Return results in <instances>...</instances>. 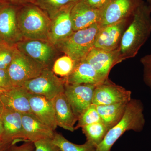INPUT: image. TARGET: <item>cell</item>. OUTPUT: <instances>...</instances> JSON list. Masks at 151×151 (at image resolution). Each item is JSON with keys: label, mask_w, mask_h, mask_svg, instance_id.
<instances>
[{"label": "cell", "mask_w": 151, "mask_h": 151, "mask_svg": "<svg viewBox=\"0 0 151 151\" xmlns=\"http://www.w3.org/2000/svg\"><path fill=\"white\" fill-rule=\"evenodd\" d=\"M151 34V6L144 2L135 11L116 50L118 64L135 57Z\"/></svg>", "instance_id": "6da1fadb"}, {"label": "cell", "mask_w": 151, "mask_h": 151, "mask_svg": "<svg viewBox=\"0 0 151 151\" xmlns=\"http://www.w3.org/2000/svg\"><path fill=\"white\" fill-rule=\"evenodd\" d=\"M144 105L140 100L132 99L127 104L124 116L110 129L96 151H111L113 145L127 131L142 132L145 124Z\"/></svg>", "instance_id": "7a4b0ae2"}, {"label": "cell", "mask_w": 151, "mask_h": 151, "mask_svg": "<svg viewBox=\"0 0 151 151\" xmlns=\"http://www.w3.org/2000/svg\"><path fill=\"white\" fill-rule=\"evenodd\" d=\"M17 18L24 39L48 40L51 20L37 6L28 4L18 7Z\"/></svg>", "instance_id": "3957f363"}, {"label": "cell", "mask_w": 151, "mask_h": 151, "mask_svg": "<svg viewBox=\"0 0 151 151\" xmlns=\"http://www.w3.org/2000/svg\"><path fill=\"white\" fill-rule=\"evenodd\" d=\"M99 23L74 31L68 37L55 45L58 51L70 57L75 65L85 59L94 47V44L100 29Z\"/></svg>", "instance_id": "277c9868"}, {"label": "cell", "mask_w": 151, "mask_h": 151, "mask_svg": "<svg viewBox=\"0 0 151 151\" xmlns=\"http://www.w3.org/2000/svg\"><path fill=\"white\" fill-rule=\"evenodd\" d=\"M45 68L43 65L17 48L7 70L13 86L19 87L23 86L27 81L36 78Z\"/></svg>", "instance_id": "5b68a950"}, {"label": "cell", "mask_w": 151, "mask_h": 151, "mask_svg": "<svg viewBox=\"0 0 151 151\" xmlns=\"http://www.w3.org/2000/svg\"><path fill=\"white\" fill-rule=\"evenodd\" d=\"M65 84L63 78L58 77L51 69L46 68L40 75L26 82L23 86L31 94L41 95L52 100L58 94L64 92Z\"/></svg>", "instance_id": "8992f818"}, {"label": "cell", "mask_w": 151, "mask_h": 151, "mask_svg": "<svg viewBox=\"0 0 151 151\" xmlns=\"http://www.w3.org/2000/svg\"><path fill=\"white\" fill-rule=\"evenodd\" d=\"M145 2L143 0H108L100 11V27L116 23L131 18Z\"/></svg>", "instance_id": "52a82bcc"}, {"label": "cell", "mask_w": 151, "mask_h": 151, "mask_svg": "<svg viewBox=\"0 0 151 151\" xmlns=\"http://www.w3.org/2000/svg\"><path fill=\"white\" fill-rule=\"evenodd\" d=\"M17 49L45 68L52 69L58 51L48 40L24 39L15 45Z\"/></svg>", "instance_id": "ba28073f"}, {"label": "cell", "mask_w": 151, "mask_h": 151, "mask_svg": "<svg viewBox=\"0 0 151 151\" xmlns=\"http://www.w3.org/2000/svg\"><path fill=\"white\" fill-rule=\"evenodd\" d=\"M132 99L131 91L116 84L108 78L95 87L92 104L101 105L128 103Z\"/></svg>", "instance_id": "9c48e42d"}, {"label": "cell", "mask_w": 151, "mask_h": 151, "mask_svg": "<svg viewBox=\"0 0 151 151\" xmlns=\"http://www.w3.org/2000/svg\"><path fill=\"white\" fill-rule=\"evenodd\" d=\"M96 86L92 84H70L65 83L64 93L77 119L92 104Z\"/></svg>", "instance_id": "30bf717a"}, {"label": "cell", "mask_w": 151, "mask_h": 151, "mask_svg": "<svg viewBox=\"0 0 151 151\" xmlns=\"http://www.w3.org/2000/svg\"><path fill=\"white\" fill-rule=\"evenodd\" d=\"M132 18L105 26L100 27L94 44V47L106 51L117 50L125 30Z\"/></svg>", "instance_id": "8fae6325"}, {"label": "cell", "mask_w": 151, "mask_h": 151, "mask_svg": "<svg viewBox=\"0 0 151 151\" xmlns=\"http://www.w3.org/2000/svg\"><path fill=\"white\" fill-rule=\"evenodd\" d=\"M18 8L6 5L0 10V36L3 41L12 45L24 39L18 24Z\"/></svg>", "instance_id": "7c38bea8"}, {"label": "cell", "mask_w": 151, "mask_h": 151, "mask_svg": "<svg viewBox=\"0 0 151 151\" xmlns=\"http://www.w3.org/2000/svg\"><path fill=\"white\" fill-rule=\"evenodd\" d=\"M78 1L66 6L51 19L48 40L55 46L74 32L71 21V12L72 8Z\"/></svg>", "instance_id": "4fadbf2b"}, {"label": "cell", "mask_w": 151, "mask_h": 151, "mask_svg": "<svg viewBox=\"0 0 151 151\" xmlns=\"http://www.w3.org/2000/svg\"><path fill=\"white\" fill-rule=\"evenodd\" d=\"M100 11L89 6L85 0H78L72 8L71 18L73 31L86 28L100 20Z\"/></svg>", "instance_id": "5bb4252c"}, {"label": "cell", "mask_w": 151, "mask_h": 151, "mask_svg": "<svg viewBox=\"0 0 151 151\" xmlns=\"http://www.w3.org/2000/svg\"><path fill=\"white\" fill-rule=\"evenodd\" d=\"M22 122L25 142L34 143L54 137L55 132L41 122L32 113L22 114Z\"/></svg>", "instance_id": "9a60e30c"}, {"label": "cell", "mask_w": 151, "mask_h": 151, "mask_svg": "<svg viewBox=\"0 0 151 151\" xmlns=\"http://www.w3.org/2000/svg\"><path fill=\"white\" fill-rule=\"evenodd\" d=\"M29 99L32 114L43 124L55 131L58 126L52 100L29 92Z\"/></svg>", "instance_id": "2e32d148"}, {"label": "cell", "mask_w": 151, "mask_h": 151, "mask_svg": "<svg viewBox=\"0 0 151 151\" xmlns=\"http://www.w3.org/2000/svg\"><path fill=\"white\" fill-rule=\"evenodd\" d=\"M29 92L23 86L14 87L0 94V100L6 109L23 113H32L29 99Z\"/></svg>", "instance_id": "e0dca14e"}, {"label": "cell", "mask_w": 151, "mask_h": 151, "mask_svg": "<svg viewBox=\"0 0 151 151\" xmlns=\"http://www.w3.org/2000/svg\"><path fill=\"white\" fill-rule=\"evenodd\" d=\"M1 117L4 127L3 139L16 143L25 142L22 113L4 108Z\"/></svg>", "instance_id": "ac0fdd59"}, {"label": "cell", "mask_w": 151, "mask_h": 151, "mask_svg": "<svg viewBox=\"0 0 151 151\" xmlns=\"http://www.w3.org/2000/svg\"><path fill=\"white\" fill-rule=\"evenodd\" d=\"M63 78L66 84H88L95 86L106 80L97 73L85 60L76 63L72 72Z\"/></svg>", "instance_id": "d6986e66"}, {"label": "cell", "mask_w": 151, "mask_h": 151, "mask_svg": "<svg viewBox=\"0 0 151 151\" xmlns=\"http://www.w3.org/2000/svg\"><path fill=\"white\" fill-rule=\"evenodd\" d=\"M84 60L105 79H108L112 68L118 64L116 50L108 51L95 47L89 52Z\"/></svg>", "instance_id": "ffe728a7"}, {"label": "cell", "mask_w": 151, "mask_h": 151, "mask_svg": "<svg viewBox=\"0 0 151 151\" xmlns=\"http://www.w3.org/2000/svg\"><path fill=\"white\" fill-rule=\"evenodd\" d=\"M58 127L70 132L75 131V125L78 121L64 92L52 100Z\"/></svg>", "instance_id": "44dd1931"}, {"label": "cell", "mask_w": 151, "mask_h": 151, "mask_svg": "<svg viewBox=\"0 0 151 151\" xmlns=\"http://www.w3.org/2000/svg\"><path fill=\"white\" fill-rule=\"evenodd\" d=\"M128 103L96 105L101 121L105 124L108 129L114 127L122 119Z\"/></svg>", "instance_id": "7402d4cb"}, {"label": "cell", "mask_w": 151, "mask_h": 151, "mask_svg": "<svg viewBox=\"0 0 151 151\" xmlns=\"http://www.w3.org/2000/svg\"><path fill=\"white\" fill-rule=\"evenodd\" d=\"M81 129L86 137V141L91 143L96 147L103 140L109 130L102 122L89 124Z\"/></svg>", "instance_id": "603a6c76"}, {"label": "cell", "mask_w": 151, "mask_h": 151, "mask_svg": "<svg viewBox=\"0 0 151 151\" xmlns=\"http://www.w3.org/2000/svg\"><path fill=\"white\" fill-rule=\"evenodd\" d=\"M77 0H34L33 4L41 9L52 19L66 6Z\"/></svg>", "instance_id": "cb8c5ba5"}, {"label": "cell", "mask_w": 151, "mask_h": 151, "mask_svg": "<svg viewBox=\"0 0 151 151\" xmlns=\"http://www.w3.org/2000/svg\"><path fill=\"white\" fill-rule=\"evenodd\" d=\"M52 140L62 151H96L97 148L87 141L82 145L74 144L56 132L55 133Z\"/></svg>", "instance_id": "d4e9b609"}, {"label": "cell", "mask_w": 151, "mask_h": 151, "mask_svg": "<svg viewBox=\"0 0 151 151\" xmlns=\"http://www.w3.org/2000/svg\"><path fill=\"white\" fill-rule=\"evenodd\" d=\"M75 65L73 60L65 55L55 60L52 70L55 75L64 78L72 72Z\"/></svg>", "instance_id": "484cf974"}, {"label": "cell", "mask_w": 151, "mask_h": 151, "mask_svg": "<svg viewBox=\"0 0 151 151\" xmlns=\"http://www.w3.org/2000/svg\"><path fill=\"white\" fill-rule=\"evenodd\" d=\"M102 122L96 105L92 104L81 114L75 126V130L94 123Z\"/></svg>", "instance_id": "4316f807"}, {"label": "cell", "mask_w": 151, "mask_h": 151, "mask_svg": "<svg viewBox=\"0 0 151 151\" xmlns=\"http://www.w3.org/2000/svg\"><path fill=\"white\" fill-rule=\"evenodd\" d=\"M16 50L15 45H10L3 41L0 42V69H8Z\"/></svg>", "instance_id": "83f0119b"}, {"label": "cell", "mask_w": 151, "mask_h": 151, "mask_svg": "<svg viewBox=\"0 0 151 151\" xmlns=\"http://www.w3.org/2000/svg\"><path fill=\"white\" fill-rule=\"evenodd\" d=\"M143 66V81L151 91V52L140 59Z\"/></svg>", "instance_id": "f1b7e54d"}, {"label": "cell", "mask_w": 151, "mask_h": 151, "mask_svg": "<svg viewBox=\"0 0 151 151\" xmlns=\"http://www.w3.org/2000/svg\"><path fill=\"white\" fill-rule=\"evenodd\" d=\"M35 151H62L59 147L53 142L52 139L41 140L34 143Z\"/></svg>", "instance_id": "f546056e"}, {"label": "cell", "mask_w": 151, "mask_h": 151, "mask_svg": "<svg viewBox=\"0 0 151 151\" xmlns=\"http://www.w3.org/2000/svg\"><path fill=\"white\" fill-rule=\"evenodd\" d=\"M13 87L7 69H0V88L8 90Z\"/></svg>", "instance_id": "4dcf8cb0"}, {"label": "cell", "mask_w": 151, "mask_h": 151, "mask_svg": "<svg viewBox=\"0 0 151 151\" xmlns=\"http://www.w3.org/2000/svg\"><path fill=\"white\" fill-rule=\"evenodd\" d=\"M35 147L33 142H25L20 146L14 144L12 146L9 151H35Z\"/></svg>", "instance_id": "1f68e13d"}, {"label": "cell", "mask_w": 151, "mask_h": 151, "mask_svg": "<svg viewBox=\"0 0 151 151\" xmlns=\"http://www.w3.org/2000/svg\"><path fill=\"white\" fill-rule=\"evenodd\" d=\"M34 0H0V3L20 7L28 4H33Z\"/></svg>", "instance_id": "d6a6232c"}, {"label": "cell", "mask_w": 151, "mask_h": 151, "mask_svg": "<svg viewBox=\"0 0 151 151\" xmlns=\"http://www.w3.org/2000/svg\"><path fill=\"white\" fill-rule=\"evenodd\" d=\"M108 0H85L86 2L93 8L101 11L108 2Z\"/></svg>", "instance_id": "836d02e7"}, {"label": "cell", "mask_w": 151, "mask_h": 151, "mask_svg": "<svg viewBox=\"0 0 151 151\" xmlns=\"http://www.w3.org/2000/svg\"><path fill=\"white\" fill-rule=\"evenodd\" d=\"M16 143L15 142H8L0 138V151H9L12 146Z\"/></svg>", "instance_id": "e575fe53"}, {"label": "cell", "mask_w": 151, "mask_h": 151, "mask_svg": "<svg viewBox=\"0 0 151 151\" xmlns=\"http://www.w3.org/2000/svg\"><path fill=\"white\" fill-rule=\"evenodd\" d=\"M3 133H4V127L1 117L0 116V138L3 139Z\"/></svg>", "instance_id": "d590c367"}, {"label": "cell", "mask_w": 151, "mask_h": 151, "mask_svg": "<svg viewBox=\"0 0 151 151\" xmlns=\"http://www.w3.org/2000/svg\"><path fill=\"white\" fill-rule=\"evenodd\" d=\"M4 105H3L2 103L0 100V116H1L3 111H4Z\"/></svg>", "instance_id": "8d00e7d4"}, {"label": "cell", "mask_w": 151, "mask_h": 151, "mask_svg": "<svg viewBox=\"0 0 151 151\" xmlns=\"http://www.w3.org/2000/svg\"><path fill=\"white\" fill-rule=\"evenodd\" d=\"M6 5L4 4H1V3H0V10Z\"/></svg>", "instance_id": "74e56055"}, {"label": "cell", "mask_w": 151, "mask_h": 151, "mask_svg": "<svg viewBox=\"0 0 151 151\" xmlns=\"http://www.w3.org/2000/svg\"><path fill=\"white\" fill-rule=\"evenodd\" d=\"M147 2L148 4L151 6V0H147Z\"/></svg>", "instance_id": "f35d334b"}, {"label": "cell", "mask_w": 151, "mask_h": 151, "mask_svg": "<svg viewBox=\"0 0 151 151\" xmlns=\"http://www.w3.org/2000/svg\"><path fill=\"white\" fill-rule=\"evenodd\" d=\"M5 91H6V90H4V89H1V88H0V94Z\"/></svg>", "instance_id": "ab89813d"}, {"label": "cell", "mask_w": 151, "mask_h": 151, "mask_svg": "<svg viewBox=\"0 0 151 151\" xmlns=\"http://www.w3.org/2000/svg\"><path fill=\"white\" fill-rule=\"evenodd\" d=\"M2 40L1 38V36H0V42H1L2 41Z\"/></svg>", "instance_id": "60d3db41"}]
</instances>
